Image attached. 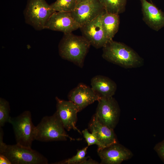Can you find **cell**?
<instances>
[{"label":"cell","mask_w":164,"mask_h":164,"mask_svg":"<svg viewBox=\"0 0 164 164\" xmlns=\"http://www.w3.org/2000/svg\"><path fill=\"white\" fill-rule=\"evenodd\" d=\"M102 56L106 60L126 68L139 67L144 64L143 58L132 49L113 40L103 47Z\"/></svg>","instance_id":"6da1fadb"},{"label":"cell","mask_w":164,"mask_h":164,"mask_svg":"<svg viewBox=\"0 0 164 164\" xmlns=\"http://www.w3.org/2000/svg\"><path fill=\"white\" fill-rule=\"evenodd\" d=\"M91 45L83 36L64 33L58 45L59 54L62 58L82 68Z\"/></svg>","instance_id":"7a4b0ae2"},{"label":"cell","mask_w":164,"mask_h":164,"mask_svg":"<svg viewBox=\"0 0 164 164\" xmlns=\"http://www.w3.org/2000/svg\"><path fill=\"white\" fill-rule=\"evenodd\" d=\"M56 111L53 115L45 116L36 126L35 139L43 142L75 140L67 135Z\"/></svg>","instance_id":"3957f363"},{"label":"cell","mask_w":164,"mask_h":164,"mask_svg":"<svg viewBox=\"0 0 164 164\" xmlns=\"http://www.w3.org/2000/svg\"><path fill=\"white\" fill-rule=\"evenodd\" d=\"M31 112L25 111L18 116L10 117L9 122L12 126L17 144L31 148L35 140L36 126L32 122Z\"/></svg>","instance_id":"277c9868"},{"label":"cell","mask_w":164,"mask_h":164,"mask_svg":"<svg viewBox=\"0 0 164 164\" xmlns=\"http://www.w3.org/2000/svg\"><path fill=\"white\" fill-rule=\"evenodd\" d=\"M54 12L45 0H28L23 14L27 24L41 30Z\"/></svg>","instance_id":"5b68a950"},{"label":"cell","mask_w":164,"mask_h":164,"mask_svg":"<svg viewBox=\"0 0 164 164\" xmlns=\"http://www.w3.org/2000/svg\"><path fill=\"white\" fill-rule=\"evenodd\" d=\"M2 154L6 157L12 164H47L45 156L37 151L21 146L17 144L8 145Z\"/></svg>","instance_id":"8992f818"},{"label":"cell","mask_w":164,"mask_h":164,"mask_svg":"<svg viewBox=\"0 0 164 164\" xmlns=\"http://www.w3.org/2000/svg\"><path fill=\"white\" fill-rule=\"evenodd\" d=\"M95 114L102 123L114 129L117 125L120 114V108L116 100L113 97H101Z\"/></svg>","instance_id":"52a82bcc"},{"label":"cell","mask_w":164,"mask_h":164,"mask_svg":"<svg viewBox=\"0 0 164 164\" xmlns=\"http://www.w3.org/2000/svg\"><path fill=\"white\" fill-rule=\"evenodd\" d=\"M105 12H103L80 28L82 36L91 45L97 49L103 47L109 42L105 36L101 22L102 15Z\"/></svg>","instance_id":"ba28073f"},{"label":"cell","mask_w":164,"mask_h":164,"mask_svg":"<svg viewBox=\"0 0 164 164\" xmlns=\"http://www.w3.org/2000/svg\"><path fill=\"white\" fill-rule=\"evenodd\" d=\"M105 11L98 0H87L77 3L70 13L81 27Z\"/></svg>","instance_id":"9c48e42d"},{"label":"cell","mask_w":164,"mask_h":164,"mask_svg":"<svg viewBox=\"0 0 164 164\" xmlns=\"http://www.w3.org/2000/svg\"><path fill=\"white\" fill-rule=\"evenodd\" d=\"M81 27L70 12H54L46 22L44 29L63 32H72Z\"/></svg>","instance_id":"30bf717a"},{"label":"cell","mask_w":164,"mask_h":164,"mask_svg":"<svg viewBox=\"0 0 164 164\" xmlns=\"http://www.w3.org/2000/svg\"><path fill=\"white\" fill-rule=\"evenodd\" d=\"M56 101V112L65 129L69 131L76 130L81 134L77 128L76 124L77 114L79 111L77 106L72 101L61 99L57 97Z\"/></svg>","instance_id":"8fae6325"},{"label":"cell","mask_w":164,"mask_h":164,"mask_svg":"<svg viewBox=\"0 0 164 164\" xmlns=\"http://www.w3.org/2000/svg\"><path fill=\"white\" fill-rule=\"evenodd\" d=\"M101 164H119L131 158L132 152L118 143L97 150Z\"/></svg>","instance_id":"7c38bea8"},{"label":"cell","mask_w":164,"mask_h":164,"mask_svg":"<svg viewBox=\"0 0 164 164\" xmlns=\"http://www.w3.org/2000/svg\"><path fill=\"white\" fill-rule=\"evenodd\" d=\"M68 98L77 106L80 112L101 98L91 87L80 83L69 92Z\"/></svg>","instance_id":"4fadbf2b"},{"label":"cell","mask_w":164,"mask_h":164,"mask_svg":"<svg viewBox=\"0 0 164 164\" xmlns=\"http://www.w3.org/2000/svg\"><path fill=\"white\" fill-rule=\"evenodd\" d=\"M89 128L97 137L101 149L118 143L114 129L101 122L95 114L90 122Z\"/></svg>","instance_id":"5bb4252c"},{"label":"cell","mask_w":164,"mask_h":164,"mask_svg":"<svg viewBox=\"0 0 164 164\" xmlns=\"http://www.w3.org/2000/svg\"><path fill=\"white\" fill-rule=\"evenodd\" d=\"M143 19L151 28L158 31L164 27V13L147 0H140Z\"/></svg>","instance_id":"9a60e30c"},{"label":"cell","mask_w":164,"mask_h":164,"mask_svg":"<svg viewBox=\"0 0 164 164\" xmlns=\"http://www.w3.org/2000/svg\"><path fill=\"white\" fill-rule=\"evenodd\" d=\"M91 87L100 97H113L117 90L115 82L109 78L101 75L93 77L91 80Z\"/></svg>","instance_id":"2e32d148"},{"label":"cell","mask_w":164,"mask_h":164,"mask_svg":"<svg viewBox=\"0 0 164 164\" xmlns=\"http://www.w3.org/2000/svg\"><path fill=\"white\" fill-rule=\"evenodd\" d=\"M101 22L106 38L109 42L113 40L119 28V15L105 12L102 15Z\"/></svg>","instance_id":"e0dca14e"},{"label":"cell","mask_w":164,"mask_h":164,"mask_svg":"<svg viewBox=\"0 0 164 164\" xmlns=\"http://www.w3.org/2000/svg\"><path fill=\"white\" fill-rule=\"evenodd\" d=\"M106 12L119 15L125 10L127 0H98Z\"/></svg>","instance_id":"ac0fdd59"},{"label":"cell","mask_w":164,"mask_h":164,"mask_svg":"<svg viewBox=\"0 0 164 164\" xmlns=\"http://www.w3.org/2000/svg\"><path fill=\"white\" fill-rule=\"evenodd\" d=\"M77 4V0H56L50 6L54 12H70L74 10Z\"/></svg>","instance_id":"d6986e66"},{"label":"cell","mask_w":164,"mask_h":164,"mask_svg":"<svg viewBox=\"0 0 164 164\" xmlns=\"http://www.w3.org/2000/svg\"><path fill=\"white\" fill-rule=\"evenodd\" d=\"M9 102L5 99L0 98V127H3L9 122L10 118L9 115L10 107Z\"/></svg>","instance_id":"ffe728a7"},{"label":"cell","mask_w":164,"mask_h":164,"mask_svg":"<svg viewBox=\"0 0 164 164\" xmlns=\"http://www.w3.org/2000/svg\"><path fill=\"white\" fill-rule=\"evenodd\" d=\"M88 146L83 149L79 150L76 155L71 158L53 164H80V163L87 157L85 155L87 153Z\"/></svg>","instance_id":"44dd1931"},{"label":"cell","mask_w":164,"mask_h":164,"mask_svg":"<svg viewBox=\"0 0 164 164\" xmlns=\"http://www.w3.org/2000/svg\"><path fill=\"white\" fill-rule=\"evenodd\" d=\"M82 133L89 146L93 145H96L98 146L97 150L101 149V145L96 135L93 133L88 132L87 129L82 131Z\"/></svg>","instance_id":"7402d4cb"},{"label":"cell","mask_w":164,"mask_h":164,"mask_svg":"<svg viewBox=\"0 0 164 164\" xmlns=\"http://www.w3.org/2000/svg\"><path fill=\"white\" fill-rule=\"evenodd\" d=\"M154 149L161 159L164 162V140L157 144Z\"/></svg>","instance_id":"603a6c76"},{"label":"cell","mask_w":164,"mask_h":164,"mask_svg":"<svg viewBox=\"0 0 164 164\" xmlns=\"http://www.w3.org/2000/svg\"><path fill=\"white\" fill-rule=\"evenodd\" d=\"M4 132L1 127H0V154L4 151L7 145L3 141Z\"/></svg>","instance_id":"cb8c5ba5"},{"label":"cell","mask_w":164,"mask_h":164,"mask_svg":"<svg viewBox=\"0 0 164 164\" xmlns=\"http://www.w3.org/2000/svg\"><path fill=\"white\" fill-rule=\"evenodd\" d=\"M0 164H12L9 159L2 154H0Z\"/></svg>","instance_id":"d4e9b609"},{"label":"cell","mask_w":164,"mask_h":164,"mask_svg":"<svg viewBox=\"0 0 164 164\" xmlns=\"http://www.w3.org/2000/svg\"><path fill=\"white\" fill-rule=\"evenodd\" d=\"M88 157L83 161L80 164H98L99 163L97 161L91 159L89 158L87 159Z\"/></svg>","instance_id":"484cf974"},{"label":"cell","mask_w":164,"mask_h":164,"mask_svg":"<svg viewBox=\"0 0 164 164\" xmlns=\"http://www.w3.org/2000/svg\"><path fill=\"white\" fill-rule=\"evenodd\" d=\"M87 0H77V4L82 2L85 1Z\"/></svg>","instance_id":"4316f807"}]
</instances>
